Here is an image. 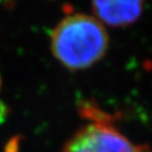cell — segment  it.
<instances>
[{
    "instance_id": "6da1fadb",
    "label": "cell",
    "mask_w": 152,
    "mask_h": 152,
    "mask_svg": "<svg viewBox=\"0 0 152 152\" xmlns=\"http://www.w3.org/2000/svg\"><path fill=\"white\" fill-rule=\"evenodd\" d=\"M51 51L64 68L88 69L106 55L109 36L96 17L77 13L62 18L51 33Z\"/></svg>"
},
{
    "instance_id": "7a4b0ae2",
    "label": "cell",
    "mask_w": 152,
    "mask_h": 152,
    "mask_svg": "<svg viewBox=\"0 0 152 152\" xmlns=\"http://www.w3.org/2000/svg\"><path fill=\"white\" fill-rule=\"evenodd\" d=\"M79 112L86 123L66 140L61 152H152L150 146L131 142L111 115L95 104L83 102Z\"/></svg>"
},
{
    "instance_id": "3957f363",
    "label": "cell",
    "mask_w": 152,
    "mask_h": 152,
    "mask_svg": "<svg viewBox=\"0 0 152 152\" xmlns=\"http://www.w3.org/2000/svg\"><path fill=\"white\" fill-rule=\"evenodd\" d=\"M145 0H92L94 17L104 26H131L142 14Z\"/></svg>"
},
{
    "instance_id": "277c9868",
    "label": "cell",
    "mask_w": 152,
    "mask_h": 152,
    "mask_svg": "<svg viewBox=\"0 0 152 152\" xmlns=\"http://www.w3.org/2000/svg\"><path fill=\"white\" fill-rule=\"evenodd\" d=\"M7 116H9V107L2 100H0V125L4 123Z\"/></svg>"
},
{
    "instance_id": "5b68a950",
    "label": "cell",
    "mask_w": 152,
    "mask_h": 152,
    "mask_svg": "<svg viewBox=\"0 0 152 152\" xmlns=\"http://www.w3.org/2000/svg\"><path fill=\"white\" fill-rule=\"evenodd\" d=\"M1 87H2V79H1V76H0V90H1Z\"/></svg>"
}]
</instances>
